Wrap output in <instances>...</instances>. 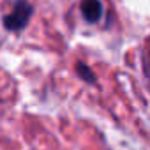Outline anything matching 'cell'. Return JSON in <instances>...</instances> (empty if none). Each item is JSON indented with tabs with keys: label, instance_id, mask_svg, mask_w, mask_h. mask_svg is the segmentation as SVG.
<instances>
[{
	"label": "cell",
	"instance_id": "obj_3",
	"mask_svg": "<svg viewBox=\"0 0 150 150\" xmlns=\"http://www.w3.org/2000/svg\"><path fill=\"white\" fill-rule=\"evenodd\" d=\"M76 72H78V76L87 81V83H96V74L92 72V69L85 64V62H76Z\"/></svg>",
	"mask_w": 150,
	"mask_h": 150
},
{
	"label": "cell",
	"instance_id": "obj_2",
	"mask_svg": "<svg viewBox=\"0 0 150 150\" xmlns=\"http://www.w3.org/2000/svg\"><path fill=\"white\" fill-rule=\"evenodd\" d=\"M81 14L85 21L97 23L103 16V4L101 0H83L81 2Z\"/></svg>",
	"mask_w": 150,
	"mask_h": 150
},
{
	"label": "cell",
	"instance_id": "obj_1",
	"mask_svg": "<svg viewBox=\"0 0 150 150\" xmlns=\"http://www.w3.org/2000/svg\"><path fill=\"white\" fill-rule=\"evenodd\" d=\"M32 13H34V9L27 0H18L14 9L11 11V14H7L4 18V27L9 32H21L27 27V23L30 21Z\"/></svg>",
	"mask_w": 150,
	"mask_h": 150
}]
</instances>
